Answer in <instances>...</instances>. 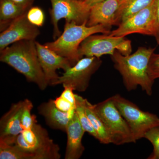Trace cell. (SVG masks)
Listing matches in <instances>:
<instances>
[{"label": "cell", "instance_id": "1", "mask_svg": "<svg viewBox=\"0 0 159 159\" xmlns=\"http://www.w3.org/2000/svg\"><path fill=\"white\" fill-rule=\"evenodd\" d=\"M155 49L139 47L132 54L124 55L116 51L111 56L127 91L135 90L140 86L147 95H152L154 81L151 79L148 70L149 61Z\"/></svg>", "mask_w": 159, "mask_h": 159}, {"label": "cell", "instance_id": "2", "mask_svg": "<svg viewBox=\"0 0 159 159\" xmlns=\"http://www.w3.org/2000/svg\"><path fill=\"white\" fill-rule=\"evenodd\" d=\"M0 61L23 74L41 90L48 85L39 60L35 40L20 41L8 46L0 51Z\"/></svg>", "mask_w": 159, "mask_h": 159}, {"label": "cell", "instance_id": "3", "mask_svg": "<svg viewBox=\"0 0 159 159\" xmlns=\"http://www.w3.org/2000/svg\"><path fill=\"white\" fill-rule=\"evenodd\" d=\"M109 29L101 25L88 26L87 23L78 25L66 22L62 34L53 42L44 44L49 49L67 58L72 66L80 59L79 48L84 40L92 34L101 33L109 34Z\"/></svg>", "mask_w": 159, "mask_h": 159}, {"label": "cell", "instance_id": "4", "mask_svg": "<svg viewBox=\"0 0 159 159\" xmlns=\"http://www.w3.org/2000/svg\"><path fill=\"white\" fill-rule=\"evenodd\" d=\"M14 145L33 159H59V145L49 136L48 132L36 123L30 129H24L18 136Z\"/></svg>", "mask_w": 159, "mask_h": 159}, {"label": "cell", "instance_id": "5", "mask_svg": "<svg viewBox=\"0 0 159 159\" xmlns=\"http://www.w3.org/2000/svg\"><path fill=\"white\" fill-rule=\"evenodd\" d=\"M111 98L127 122L136 142L144 138L145 133L151 129L159 126V117L155 114L142 110L120 94H116Z\"/></svg>", "mask_w": 159, "mask_h": 159}, {"label": "cell", "instance_id": "6", "mask_svg": "<svg viewBox=\"0 0 159 159\" xmlns=\"http://www.w3.org/2000/svg\"><path fill=\"white\" fill-rule=\"evenodd\" d=\"M94 106L105 124L111 144L120 145L136 142L127 122L115 105L111 97Z\"/></svg>", "mask_w": 159, "mask_h": 159}, {"label": "cell", "instance_id": "7", "mask_svg": "<svg viewBox=\"0 0 159 159\" xmlns=\"http://www.w3.org/2000/svg\"><path fill=\"white\" fill-rule=\"evenodd\" d=\"M118 51L124 55L132 52L131 42L124 37L112 36L109 34L90 35L81 43L79 48L80 58L84 57L100 58L102 55H112Z\"/></svg>", "mask_w": 159, "mask_h": 159}, {"label": "cell", "instance_id": "8", "mask_svg": "<svg viewBox=\"0 0 159 159\" xmlns=\"http://www.w3.org/2000/svg\"><path fill=\"white\" fill-rule=\"evenodd\" d=\"M51 9L50 13L54 28V39L61 34L58 27L60 20L65 19L66 22L78 25L87 24L90 7L82 0H50Z\"/></svg>", "mask_w": 159, "mask_h": 159}, {"label": "cell", "instance_id": "9", "mask_svg": "<svg viewBox=\"0 0 159 159\" xmlns=\"http://www.w3.org/2000/svg\"><path fill=\"white\" fill-rule=\"evenodd\" d=\"M102 63L98 57H83L59 76L55 85L62 84L68 86L74 91L84 92L89 87L91 77L98 70Z\"/></svg>", "mask_w": 159, "mask_h": 159}, {"label": "cell", "instance_id": "10", "mask_svg": "<svg viewBox=\"0 0 159 159\" xmlns=\"http://www.w3.org/2000/svg\"><path fill=\"white\" fill-rule=\"evenodd\" d=\"M155 2L125 20L118 28L111 31L112 36L124 37L132 34L153 36L154 29Z\"/></svg>", "mask_w": 159, "mask_h": 159}, {"label": "cell", "instance_id": "11", "mask_svg": "<svg viewBox=\"0 0 159 159\" xmlns=\"http://www.w3.org/2000/svg\"><path fill=\"white\" fill-rule=\"evenodd\" d=\"M20 16L0 34V51L20 41L35 40L40 32L28 19L27 12Z\"/></svg>", "mask_w": 159, "mask_h": 159}, {"label": "cell", "instance_id": "12", "mask_svg": "<svg viewBox=\"0 0 159 159\" xmlns=\"http://www.w3.org/2000/svg\"><path fill=\"white\" fill-rule=\"evenodd\" d=\"M38 57L46 80L48 85H55L58 79L57 70L62 69L66 70L72 66L67 58L57 54L44 44L35 41Z\"/></svg>", "mask_w": 159, "mask_h": 159}, {"label": "cell", "instance_id": "13", "mask_svg": "<svg viewBox=\"0 0 159 159\" xmlns=\"http://www.w3.org/2000/svg\"><path fill=\"white\" fill-rule=\"evenodd\" d=\"M25 99L13 103L0 119V141L13 145L18 136L23 131L21 117Z\"/></svg>", "mask_w": 159, "mask_h": 159}, {"label": "cell", "instance_id": "14", "mask_svg": "<svg viewBox=\"0 0 159 159\" xmlns=\"http://www.w3.org/2000/svg\"><path fill=\"white\" fill-rule=\"evenodd\" d=\"M119 8L118 0H104L92 6L87 25H101L110 29L116 25V15Z\"/></svg>", "mask_w": 159, "mask_h": 159}, {"label": "cell", "instance_id": "15", "mask_svg": "<svg viewBox=\"0 0 159 159\" xmlns=\"http://www.w3.org/2000/svg\"><path fill=\"white\" fill-rule=\"evenodd\" d=\"M66 133L67 135V142L65 159L80 158L85 150L82 140L85 131L80 124L76 111L69 121Z\"/></svg>", "mask_w": 159, "mask_h": 159}, {"label": "cell", "instance_id": "16", "mask_svg": "<svg viewBox=\"0 0 159 159\" xmlns=\"http://www.w3.org/2000/svg\"><path fill=\"white\" fill-rule=\"evenodd\" d=\"M39 113L44 118L47 125L54 129L66 132L67 126L75 111L64 112L56 107L54 100L50 99L41 103L37 108Z\"/></svg>", "mask_w": 159, "mask_h": 159}, {"label": "cell", "instance_id": "17", "mask_svg": "<svg viewBox=\"0 0 159 159\" xmlns=\"http://www.w3.org/2000/svg\"><path fill=\"white\" fill-rule=\"evenodd\" d=\"M154 0H118L119 8L116 25L119 26L129 17L150 5Z\"/></svg>", "mask_w": 159, "mask_h": 159}, {"label": "cell", "instance_id": "18", "mask_svg": "<svg viewBox=\"0 0 159 159\" xmlns=\"http://www.w3.org/2000/svg\"><path fill=\"white\" fill-rule=\"evenodd\" d=\"M86 113L97 134V139L101 144H111V142L104 122L94 107V104L88 99L84 100Z\"/></svg>", "mask_w": 159, "mask_h": 159}, {"label": "cell", "instance_id": "19", "mask_svg": "<svg viewBox=\"0 0 159 159\" xmlns=\"http://www.w3.org/2000/svg\"><path fill=\"white\" fill-rule=\"evenodd\" d=\"M29 9L18 6L10 0H0L1 31L5 30L14 20Z\"/></svg>", "mask_w": 159, "mask_h": 159}, {"label": "cell", "instance_id": "20", "mask_svg": "<svg viewBox=\"0 0 159 159\" xmlns=\"http://www.w3.org/2000/svg\"><path fill=\"white\" fill-rule=\"evenodd\" d=\"M75 111L81 126L85 132L88 133L95 139H97V134L86 113L84 104L85 99L76 94H75Z\"/></svg>", "mask_w": 159, "mask_h": 159}, {"label": "cell", "instance_id": "21", "mask_svg": "<svg viewBox=\"0 0 159 159\" xmlns=\"http://www.w3.org/2000/svg\"><path fill=\"white\" fill-rule=\"evenodd\" d=\"M0 159H33L31 155L21 150L16 145L0 141Z\"/></svg>", "mask_w": 159, "mask_h": 159}, {"label": "cell", "instance_id": "22", "mask_svg": "<svg viewBox=\"0 0 159 159\" xmlns=\"http://www.w3.org/2000/svg\"><path fill=\"white\" fill-rule=\"evenodd\" d=\"M33 108V103L31 100L25 99V104L21 117V125L23 130L30 129L33 127L34 124L37 123L36 116L31 114V110Z\"/></svg>", "mask_w": 159, "mask_h": 159}, {"label": "cell", "instance_id": "23", "mask_svg": "<svg viewBox=\"0 0 159 159\" xmlns=\"http://www.w3.org/2000/svg\"><path fill=\"white\" fill-rule=\"evenodd\" d=\"M144 139H147L152 144L153 151L148 159H159V125L153 127L145 133Z\"/></svg>", "mask_w": 159, "mask_h": 159}, {"label": "cell", "instance_id": "24", "mask_svg": "<svg viewBox=\"0 0 159 159\" xmlns=\"http://www.w3.org/2000/svg\"><path fill=\"white\" fill-rule=\"evenodd\" d=\"M27 16L29 21L36 27H42L44 23V13L37 6L31 7L27 11Z\"/></svg>", "mask_w": 159, "mask_h": 159}, {"label": "cell", "instance_id": "25", "mask_svg": "<svg viewBox=\"0 0 159 159\" xmlns=\"http://www.w3.org/2000/svg\"><path fill=\"white\" fill-rule=\"evenodd\" d=\"M148 74L151 79L155 81L159 78V54L152 55L148 66Z\"/></svg>", "mask_w": 159, "mask_h": 159}, {"label": "cell", "instance_id": "26", "mask_svg": "<svg viewBox=\"0 0 159 159\" xmlns=\"http://www.w3.org/2000/svg\"><path fill=\"white\" fill-rule=\"evenodd\" d=\"M54 102L56 107L63 112H69L75 111V106L73 105L71 102L64 99L60 96L54 100Z\"/></svg>", "mask_w": 159, "mask_h": 159}, {"label": "cell", "instance_id": "27", "mask_svg": "<svg viewBox=\"0 0 159 159\" xmlns=\"http://www.w3.org/2000/svg\"><path fill=\"white\" fill-rule=\"evenodd\" d=\"M154 29L153 36L155 38L157 43L159 44V0H154Z\"/></svg>", "mask_w": 159, "mask_h": 159}, {"label": "cell", "instance_id": "28", "mask_svg": "<svg viewBox=\"0 0 159 159\" xmlns=\"http://www.w3.org/2000/svg\"><path fill=\"white\" fill-rule=\"evenodd\" d=\"M64 90L61 94L60 96L64 99L71 102L72 104L75 106V94L74 93V89L68 86H63Z\"/></svg>", "mask_w": 159, "mask_h": 159}, {"label": "cell", "instance_id": "29", "mask_svg": "<svg viewBox=\"0 0 159 159\" xmlns=\"http://www.w3.org/2000/svg\"><path fill=\"white\" fill-rule=\"evenodd\" d=\"M10 1L25 9H29L32 6L34 0H10Z\"/></svg>", "mask_w": 159, "mask_h": 159}, {"label": "cell", "instance_id": "30", "mask_svg": "<svg viewBox=\"0 0 159 159\" xmlns=\"http://www.w3.org/2000/svg\"><path fill=\"white\" fill-rule=\"evenodd\" d=\"M103 1L104 0H84V2L88 6L91 8L92 6H94L96 4L101 2Z\"/></svg>", "mask_w": 159, "mask_h": 159}, {"label": "cell", "instance_id": "31", "mask_svg": "<svg viewBox=\"0 0 159 159\" xmlns=\"http://www.w3.org/2000/svg\"><path fill=\"white\" fill-rule=\"evenodd\" d=\"M82 1H84V0H82Z\"/></svg>", "mask_w": 159, "mask_h": 159}]
</instances>
